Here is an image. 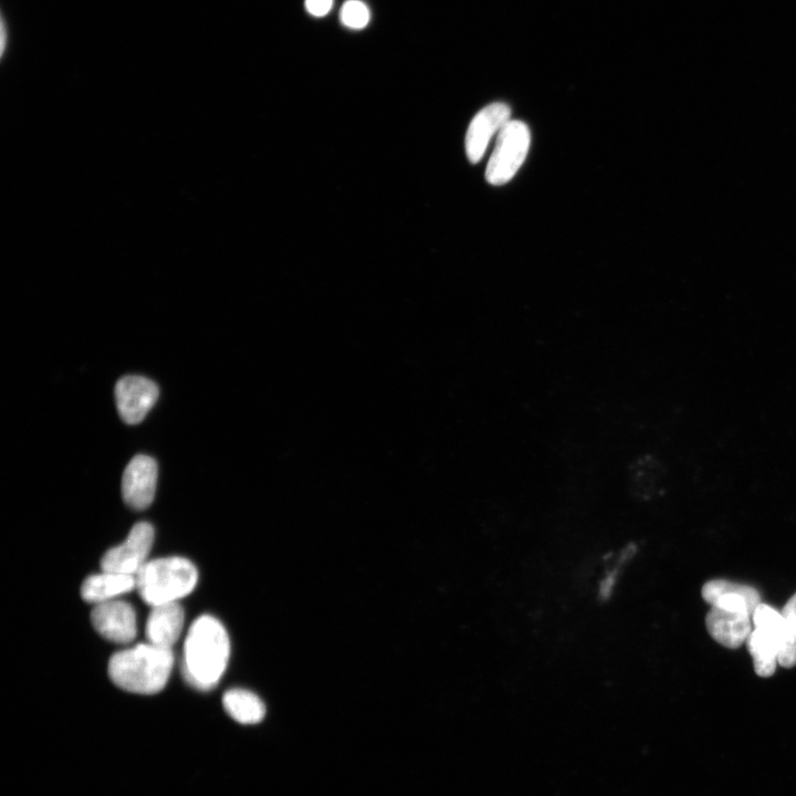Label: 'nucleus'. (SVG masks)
Listing matches in <instances>:
<instances>
[{"label": "nucleus", "mask_w": 796, "mask_h": 796, "mask_svg": "<svg viewBox=\"0 0 796 796\" xmlns=\"http://www.w3.org/2000/svg\"><path fill=\"white\" fill-rule=\"evenodd\" d=\"M230 640L223 625L210 615L198 617L189 627L182 649L181 674L193 689H213L228 666Z\"/></svg>", "instance_id": "nucleus-1"}, {"label": "nucleus", "mask_w": 796, "mask_h": 796, "mask_svg": "<svg viewBox=\"0 0 796 796\" xmlns=\"http://www.w3.org/2000/svg\"><path fill=\"white\" fill-rule=\"evenodd\" d=\"M174 652L149 642L113 653L107 671L119 689L137 694H156L167 684L174 667Z\"/></svg>", "instance_id": "nucleus-2"}, {"label": "nucleus", "mask_w": 796, "mask_h": 796, "mask_svg": "<svg viewBox=\"0 0 796 796\" xmlns=\"http://www.w3.org/2000/svg\"><path fill=\"white\" fill-rule=\"evenodd\" d=\"M136 589L149 606L178 601L197 585L198 572L187 558L170 556L147 561L135 575Z\"/></svg>", "instance_id": "nucleus-3"}, {"label": "nucleus", "mask_w": 796, "mask_h": 796, "mask_svg": "<svg viewBox=\"0 0 796 796\" xmlns=\"http://www.w3.org/2000/svg\"><path fill=\"white\" fill-rule=\"evenodd\" d=\"M531 143L527 125L510 119L498 133L494 150L489 159L485 179L501 186L509 182L524 163Z\"/></svg>", "instance_id": "nucleus-4"}, {"label": "nucleus", "mask_w": 796, "mask_h": 796, "mask_svg": "<svg viewBox=\"0 0 796 796\" xmlns=\"http://www.w3.org/2000/svg\"><path fill=\"white\" fill-rule=\"evenodd\" d=\"M155 531L147 522L136 523L126 540L108 549L101 558V569L135 576L148 561Z\"/></svg>", "instance_id": "nucleus-5"}, {"label": "nucleus", "mask_w": 796, "mask_h": 796, "mask_svg": "<svg viewBox=\"0 0 796 796\" xmlns=\"http://www.w3.org/2000/svg\"><path fill=\"white\" fill-rule=\"evenodd\" d=\"M91 622L104 639L113 643H130L137 635L135 610L124 600L114 599L94 605Z\"/></svg>", "instance_id": "nucleus-6"}, {"label": "nucleus", "mask_w": 796, "mask_h": 796, "mask_svg": "<svg viewBox=\"0 0 796 796\" xmlns=\"http://www.w3.org/2000/svg\"><path fill=\"white\" fill-rule=\"evenodd\" d=\"M157 385L143 376L122 377L115 387L118 413L128 425L139 423L158 399Z\"/></svg>", "instance_id": "nucleus-7"}, {"label": "nucleus", "mask_w": 796, "mask_h": 796, "mask_svg": "<svg viewBox=\"0 0 796 796\" xmlns=\"http://www.w3.org/2000/svg\"><path fill=\"white\" fill-rule=\"evenodd\" d=\"M157 476V463L153 458L135 455L126 465L122 478L125 503L134 510L148 507L155 498Z\"/></svg>", "instance_id": "nucleus-8"}, {"label": "nucleus", "mask_w": 796, "mask_h": 796, "mask_svg": "<svg viewBox=\"0 0 796 796\" xmlns=\"http://www.w3.org/2000/svg\"><path fill=\"white\" fill-rule=\"evenodd\" d=\"M511 109L501 102L483 107L471 121L465 135V153L473 164L481 160L491 138L510 121Z\"/></svg>", "instance_id": "nucleus-9"}, {"label": "nucleus", "mask_w": 796, "mask_h": 796, "mask_svg": "<svg viewBox=\"0 0 796 796\" xmlns=\"http://www.w3.org/2000/svg\"><path fill=\"white\" fill-rule=\"evenodd\" d=\"M668 465L662 457L648 451L636 455L628 465V486L640 500L656 498L668 479Z\"/></svg>", "instance_id": "nucleus-10"}, {"label": "nucleus", "mask_w": 796, "mask_h": 796, "mask_svg": "<svg viewBox=\"0 0 796 796\" xmlns=\"http://www.w3.org/2000/svg\"><path fill=\"white\" fill-rule=\"evenodd\" d=\"M709 635L720 645L735 649L746 642L752 632V616L743 610L711 606L705 617Z\"/></svg>", "instance_id": "nucleus-11"}, {"label": "nucleus", "mask_w": 796, "mask_h": 796, "mask_svg": "<svg viewBox=\"0 0 796 796\" xmlns=\"http://www.w3.org/2000/svg\"><path fill=\"white\" fill-rule=\"evenodd\" d=\"M185 625V612L178 601L151 606L145 635L147 642L171 649L179 639Z\"/></svg>", "instance_id": "nucleus-12"}, {"label": "nucleus", "mask_w": 796, "mask_h": 796, "mask_svg": "<svg viewBox=\"0 0 796 796\" xmlns=\"http://www.w3.org/2000/svg\"><path fill=\"white\" fill-rule=\"evenodd\" d=\"M701 595L711 606L743 610L751 616L761 604V596L754 587L726 579L706 582L701 589Z\"/></svg>", "instance_id": "nucleus-13"}, {"label": "nucleus", "mask_w": 796, "mask_h": 796, "mask_svg": "<svg viewBox=\"0 0 796 796\" xmlns=\"http://www.w3.org/2000/svg\"><path fill=\"white\" fill-rule=\"evenodd\" d=\"M136 588L135 576L102 570L85 578L81 596L86 603L101 604L116 599Z\"/></svg>", "instance_id": "nucleus-14"}, {"label": "nucleus", "mask_w": 796, "mask_h": 796, "mask_svg": "<svg viewBox=\"0 0 796 796\" xmlns=\"http://www.w3.org/2000/svg\"><path fill=\"white\" fill-rule=\"evenodd\" d=\"M226 712L238 723L256 724L265 715V705L253 692L244 689H230L222 698Z\"/></svg>", "instance_id": "nucleus-15"}, {"label": "nucleus", "mask_w": 796, "mask_h": 796, "mask_svg": "<svg viewBox=\"0 0 796 796\" xmlns=\"http://www.w3.org/2000/svg\"><path fill=\"white\" fill-rule=\"evenodd\" d=\"M746 647L753 659L755 673L763 678L773 675L778 663V643L753 628L747 637Z\"/></svg>", "instance_id": "nucleus-16"}, {"label": "nucleus", "mask_w": 796, "mask_h": 796, "mask_svg": "<svg viewBox=\"0 0 796 796\" xmlns=\"http://www.w3.org/2000/svg\"><path fill=\"white\" fill-rule=\"evenodd\" d=\"M754 629L774 639L778 647L787 635V621L782 611L761 603L752 614ZM779 650V649H778Z\"/></svg>", "instance_id": "nucleus-17"}, {"label": "nucleus", "mask_w": 796, "mask_h": 796, "mask_svg": "<svg viewBox=\"0 0 796 796\" xmlns=\"http://www.w3.org/2000/svg\"><path fill=\"white\" fill-rule=\"evenodd\" d=\"M339 19L346 28L359 30L368 24L370 12L365 2L360 0H347L341 8Z\"/></svg>", "instance_id": "nucleus-18"}, {"label": "nucleus", "mask_w": 796, "mask_h": 796, "mask_svg": "<svg viewBox=\"0 0 796 796\" xmlns=\"http://www.w3.org/2000/svg\"><path fill=\"white\" fill-rule=\"evenodd\" d=\"M778 664L784 668L796 666V635L789 630L779 646Z\"/></svg>", "instance_id": "nucleus-19"}, {"label": "nucleus", "mask_w": 796, "mask_h": 796, "mask_svg": "<svg viewBox=\"0 0 796 796\" xmlns=\"http://www.w3.org/2000/svg\"><path fill=\"white\" fill-rule=\"evenodd\" d=\"M333 7V0H305V9L313 17L326 15Z\"/></svg>", "instance_id": "nucleus-20"}, {"label": "nucleus", "mask_w": 796, "mask_h": 796, "mask_svg": "<svg viewBox=\"0 0 796 796\" xmlns=\"http://www.w3.org/2000/svg\"><path fill=\"white\" fill-rule=\"evenodd\" d=\"M790 632L796 635V593L787 600L782 609Z\"/></svg>", "instance_id": "nucleus-21"}, {"label": "nucleus", "mask_w": 796, "mask_h": 796, "mask_svg": "<svg viewBox=\"0 0 796 796\" xmlns=\"http://www.w3.org/2000/svg\"><path fill=\"white\" fill-rule=\"evenodd\" d=\"M6 43H7V30H6L4 21L2 20V22H1V40H0L1 53L4 52Z\"/></svg>", "instance_id": "nucleus-22"}]
</instances>
